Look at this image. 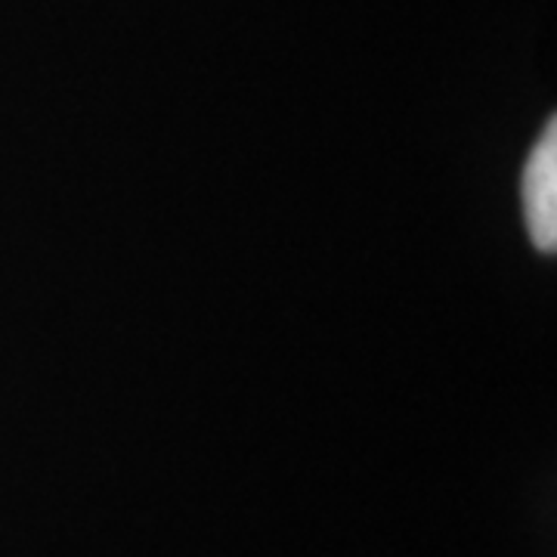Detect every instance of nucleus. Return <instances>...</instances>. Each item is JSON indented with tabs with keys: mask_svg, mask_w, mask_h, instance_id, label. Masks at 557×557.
Masks as SVG:
<instances>
[{
	"mask_svg": "<svg viewBox=\"0 0 557 557\" xmlns=\"http://www.w3.org/2000/svg\"><path fill=\"white\" fill-rule=\"evenodd\" d=\"M520 201L530 239L539 251L555 255L557 248V124L548 121L520 171Z\"/></svg>",
	"mask_w": 557,
	"mask_h": 557,
	"instance_id": "f257e3e1",
	"label": "nucleus"
}]
</instances>
